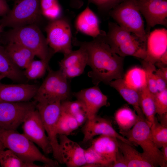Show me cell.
<instances>
[{"label": "cell", "instance_id": "obj_1", "mask_svg": "<svg viewBox=\"0 0 167 167\" xmlns=\"http://www.w3.org/2000/svg\"><path fill=\"white\" fill-rule=\"evenodd\" d=\"M102 31L101 34L90 41H81L72 39V45L82 47L87 55V65L91 70L88 73L95 85L101 82L108 84L111 81L122 78L124 58L113 52L105 41Z\"/></svg>", "mask_w": 167, "mask_h": 167}, {"label": "cell", "instance_id": "obj_2", "mask_svg": "<svg viewBox=\"0 0 167 167\" xmlns=\"http://www.w3.org/2000/svg\"><path fill=\"white\" fill-rule=\"evenodd\" d=\"M1 34L0 42L6 44L15 42L20 44L31 50L40 59L47 62H49L54 54L49 46L46 38L36 24L12 28Z\"/></svg>", "mask_w": 167, "mask_h": 167}, {"label": "cell", "instance_id": "obj_3", "mask_svg": "<svg viewBox=\"0 0 167 167\" xmlns=\"http://www.w3.org/2000/svg\"><path fill=\"white\" fill-rule=\"evenodd\" d=\"M117 24L109 22L103 36L112 51L121 57L133 56L143 60L146 55V44Z\"/></svg>", "mask_w": 167, "mask_h": 167}, {"label": "cell", "instance_id": "obj_4", "mask_svg": "<svg viewBox=\"0 0 167 167\" xmlns=\"http://www.w3.org/2000/svg\"><path fill=\"white\" fill-rule=\"evenodd\" d=\"M0 140L6 148L25 162L40 161L44 163L45 167L59 166L57 161L45 156L33 142L24 134L19 133L16 130H6L0 127Z\"/></svg>", "mask_w": 167, "mask_h": 167}, {"label": "cell", "instance_id": "obj_5", "mask_svg": "<svg viewBox=\"0 0 167 167\" xmlns=\"http://www.w3.org/2000/svg\"><path fill=\"white\" fill-rule=\"evenodd\" d=\"M48 74L39 86L33 99L36 104H47L69 100L71 92L69 79L59 70L54 71L49 67Z\"/></svg>", "mask_w": 167, "mask_h": 167}, {"label": "cell", "instance_id": "obj_6", "mask_svg": "<svg viewBox=\"0 0 167 167\" xmlns=\"http://www.w3.org/2000/svg\"><path fill=\"white\" fill-rule=\"evenodd\" d=\"M108 13L118 25L146 44L148 36L142 14L135 0H125L113 8Z\"/></svg>", "mask_w": 167, "mask_h": 167}, {"label": "cell", "instance_id": "obj_7", "mask_svg": "<svg viewBox=\"0 0 167 167\" xmlns=\"http://www.w3.org/2000/svg\"><path fill=\"white\" fill-rule=\"evenodd\" d=\"M139 116L137 122L130 130L121 134L126 136L133 145H139L143 150V153L155 167H162L161 152L152 140L150 127L144 115Z\"/></svg>", "mask_w": 167, "mask_h": 167}, {"label": "cell", "instance_id": "obj_8", "mask_svg": "<svg viewBox=\"0 0 167 167\" xmlns=\"http://www.w3.org/2000/svg\"><path fill=\"white\" fill-rule=\"evenodd\" d=\"M41 15L40 0H15L12 8L0 19V25L14 28L36 24Z\"/></svg>", "mask_w": 167, "mask_h": 167}, {"label": "cell", "instance_id": "obj_9", "mask_svg": "<svg viewBox=\"0 0 167 167\" xmlns=\"http://www.w3.org/2000/svg\"><path fill=\"white\" fill-rule=\"evenodd\" d=\"M45 30L47 43L54 54H65L72 50L71 28L67 19L61 16L50 21Z\"/></svg>", "mask_w": 167, "mask_h": 167}, {"label": "cell", "instance_id": "obj_10", "mask_svg": "<svg viewBox=\"0 0 167 167\" xmlns=\"http://www.w3.org/2000/svg\"><path fill=\"white\" fill-rule=\"evenodd\" d=\"M61 102L57 101L47 104H36V108L40 113L47 134L53 157L59 163L63 164L56 131L57 124L61 112Z\"/></svg>", "mask_w": 167, "mask_h": 167}, {"label": "cell", "instance_id": "obj_11", "mask_svg": "<svg viewBox=\"0 0 167 167\" xmlns=\"http://www.w3.org/2000/svg\"><path fill=\"white\" fill-rule=\"evenodd\" d=\"M36 108L33 101L0 102V127L16 130L27 115Z\"/></svg>", "mask_w": 167, "mask_h": 167}, {"label": "cell", "instance_id": "obj_12", "mask_svg": "<svg viewBox=\"0 0 167 167\" xmlns=\"http://www.w3.org/2000/svg\"><path fill=\"white\" fill-rule=\"evenodd\" d=\"M23 123V134L41 148L45 154L52 153V148L38 110L35 109L29 113Z\"/></svg>", "mask_w": 167, "mask_h": 167}, {"label": "cell", "instance_id": "obj_13", "mask_svg": "<svg viewBox=\"0 0 167 167\" xmlns=\"http://www.w3.org/2000/svg\"><path fill=\"white\" fill-rule=\"evenodd\" d=\"M135 0L138 9L146 21L145 30L148 36L151 28L156 25L167 27V0Z\"/></svg>", "mask_w": 167, "mask_h": 167}, {"label": "cell", "instance_id": "obj_14", "mask_svg": "<svg viewBox=\"0 0 167 167\" xmlns=\"http://www.w3.org/2000/svg\"><path fill=\"white\" fill-rule=\"evenodd\" d=\"M84 138L82 141L85 143L92 139L97 135H105L116 138L123 142L133 146L126 138L118 133L109 120L96 115L87 119L83 129Z\"/></svg>", "mask_w": 167, "mask_h": 167}, {"label": "cell", "instance_id": "obj_15", "mask_svg": "<svg viewBox=\"0 0 167 167\" xmlns=\"http://www.w3.org/2000/svg\"><path fill=\"white\" fill-rule=\"evenodd\" d=\"M36 84H5L0 82V102L30 101L39 88Z\"/></svg>", "mask_w": 167, "mask_h": 167}, {"label": "cell", "instance_id": "obj_16", "mask_svg": "<svg viewBox=\"0 0 167 167\" xmlns=\"http://www.w3.org/2000/svg\"><path fill=\"white\" fill-rule=\"evenodd\" d=\"M64 54L59 62V70L68 79L79 76L84 71L87 63V55L82 47Z\"/></svg>", "mask_w": 167, "mask_h": 167}, {"label": "cell", "instance_id": "obj_17", "mask_svg": "<svg viewBox=\"0 0 167 167\" xmlns=\"http://www.w3.org/2000/svg\"><path fill=\"white\" fill-rule=\"evenodd\" d=\"M73 94L77 100L84 105L87 119L96 115L100 109L106 105L107 103V96L102 92L98 85L82 89Z\"/></svg>", "mask_w": 167, "mask_h": 167}, {"label": "cell", "instance_id": "obj_18", "mask_svg": "<svg viewBox=\"0 0 167 167\" xmlns=\"http://www.w3.org/2000/svg\"><path fill=\"white\" fill-rule=\"evenodd\" d=\"M59 144L63 163L68 167L84 166L86 164L85 149L67 136L59 135Z\"/></svg>", "mask_w": 167, "mask_h": 167}, {"label": "cell", "instance_id": "obj_19", "mask_svg": "<svg viewBox=\"0 0 167 167\" xmlns=\"http://www.w3.org/2000/svg\"><path fill=\"white\" fill-rule=\"evenodd\" d=\"M167 51V30L162 28L150 32L146 42V55L143 60L155 64Z\"/></svg>", "mask_w": 167, "mask_h": 167}, {"label": "cell", "instance_id": "obj_20", "mask_svg": "<svg viewBox=\"0 0 167 167\" xmlns=\"http://www.w3.org/2000/svg\"><path fill=\"white\" fill-rule=\"evenodd\" d=\"M75 26L77 31L95 38L99 35L100 29L98 19L88 5L77 17Z\"/></svg>", "mask_w": 167, "mask_h": 167}, {"label": "cell", "instance_id": "obj_21", "mask_svg": "<svg viewBox=\"0 0 167 167\" xmlns=\"http://www.w3.org/2000/svg\"><path fill=\"white\" fill-rule=\"evenodd\" d=\"M90 147L112 165L115 161L119 150L118 139L105 135H100L93 139Z\"/></svg>", "mask_w": 167, "mask_h": 167}, {"label": "cell", "instance_id": "obj_22", "mask_svg": "<svg viewBox=\"0 0 167 167\" xmlns=\"http://www.w3.org/2000/svg\"><path fill=\"white\" fill-rule=\"evenodd\" d=\"M109 84L116 90L129 104L131 105L139 116L144 115L140 106V91L128 86L123 78L114 80Z\"/></svg>", "mask_w": 167, "mask_h": 167}, {"label": "cell", "instance_id": "obj_23", "mask_svg": "<svg viewBox=\"0 0 167 167\" xmlns=\"http://www.w3.org/2000/svg\"><path fill=\"white\" fill-rule=\"evenodd\" d=\"M119 148L122 153L127 167H154V165L142 153L133 146L118 139Z\"/></svg>", "mask_w": 167, "mask_h": 167}, {"label": "cell", "instance_id": "obj_24", "mask_svg": "<svg viewBox=\"0 0 167 167\" xmlns=\"http://www.w3.org/2000/svg\"><path fill=\"white\" fill-rule=\"evenodd\" d=\"M5 48L12 61L20 69H25L35 56L31 50L16 43L9 42Z\"/></svg>", "mask_w": 167, "mask_h": 167}, {"label": "cell", "instance_id": "obj_25", "mask_svg": "<svg viewBox=\"0 0 167 167\" xmlns=\"http://www.w3.org/2000/svg\"><path fill=\"white\" fill-rule=\"evenodd\" d=\"M0 75L16 82H23L26 79L24 72L13 62L5 47L0 45Z\"/></svg>", "mask_w": 167, "mask_h": 167}, {"label": "cell", "instance_id": "obj_26", "mask_svg": "<svg viewBox=\"0 0 167 167\" xmlns=\"http://www.w3.org/2000/svg\"><path fill=\"white\" fill-rule=\"evenodd\" d=\"M140 106L146 120L150 128L154 125L156 113L154 101V94L146 86L140 91Z\"/></svg>", "mask_w": 167, "mask_h": 167}, {"label": "cell", "instance_id": "obj_27", "mask_svg": "<svg viewBox=\"0 0 167 167\" xmlns=\"http://www.w3.org/2000/svg\"><path fill=\"white\" fill-rule=\"evenodd\" d=\"M139 118L135 110L127 106L120 108L114 114L115 119L120 134L130 130L137 122Z\"/></svg>", "mask_w": 167, "mask_h": 167}, {"label": "cell", "instance_id": "obj_28", "mask_svg": "<svg viewBox=\"0 0 167 167\" xmlns=\"http://www.w3.org/2000/svg\"><path fill=\"white\" fill-rule=\"evenodd\" d=\"M62 110L73 116L80 126L87 119L86 111L83 104L76 100L74 101L69 100L61 102Z\"/></svg>", "mask_w": 167, "mask_h": 167}, {"label": "cell", "instance_id": "obj_29", "mask_svg": "<svg viewBox=\"0 0 167 167\" xmlns=\"http://www.w3.org/2000/svg\"><path fill=\"white\" fill-rule=\"evenodd\" d=\"M123 79L128 86L139 91L147 86L146 73L143 68L135 67L131 68Z\"/></svg>", "mask_w": 167, "mask_h": 167}, {"label": "cell", "instance_id": "obj_30", "mask_svg": "<svg viewBox=\"0 0 167 167\" xmlns=\"http://www.w3.org/2000/svg\"><path fill=\"white\" fill-rule=\"evenodd\" d=\"M79 126L73 116L65 113L61 109V113L57 124L56 131L58 135L67 136Z\"/></svg>", "mask_w": 167, "mask_h": 167}, {"label": "cell", "instance_id": "obj_31", "mask_svg": "<svg viewBox=\"0 0 167 167\" xmlns=\"http://www.w3.org/2000/svg\"><path fill=\"white\" fill-rule=\"evenodd\" d=\"M0 165L2 167H41L34 163L25 162L9 149L4 150L0 156Z\"/></svg>", "mask_w": 167, "mask_h": 167}, {"label": "cell", "instance_id": "obj_32", "mask_svg": "<svg viewBox=\"0 0 167 167\" xmlns=\"http://www.w3.org/2000/svg\"><path fill=\"white\" fill-rule=\"evenodd\" d=\"M42 15L51 21L61 17L62 9L58 0H40Z\"/></svg>", "mask_w": 167, "mask_h": 167}, {"label": "cell", "instance_id": "obj_33", "mask_svg": "<svg viewBox=\"0 0 167 167\" xmlns=\"http://www.w3.org/2000/svg\"><path fill=\"white\" fill-rule=\"evenodd\" d=\"M49 62L44 60H32L23 72L26 78L32 80L43 77L49 68Z\"/></svg>", "mask_w": 167, "mask_h": 167}, {"label": "cell", "instance_id": "obj_34", "mask_svg": "<svg viewBox=\"0 0 167 167\" xmlns=\"http://www.w3.org/2000/svg\"><path fill=\"white\" fill-rule=\"evenodd\" d=\"M150 129L152 140L158 148L167 144V127L159 122L156 118L154 125Z\"/></svg>", "mask_w": 167, "mask_h": 167}, {"label": "cell", "instance_id": "obj_35", "mask_svg": "<svg viewBox=\"0 0 167 167\" xmlns=\"http://www.w3.org/2000/svg\"><path fill=\"white\" fill-rule=\"evenodd\" d=\"M85 167H111L112 163L100 156L90 147L85 149Z\"/></svg>", "mask_w": 167, "mask_h": 167}, {"label": "cell", "instance_id": "obj_36", "mask_svg": "<svg viewBox=\"0 0 167 167\" xmlns=\"http://www.w3.org/2000/svg\"><path fill=\"white\" fill-rule=\"evenodd\" d=\"M142 65L146 73L147 87L152 93L155 94L158 92L155 80V72L156 69L155 64L143 60Z\"/></svg>", "mask_w": 167, "mask_h": 167}, {"label": "cell", "instance_id": "obj_37", "mask_svg": "<svg viewBox=\"0 0 167 167\" xmlns=\"http://www.w3.org/2000/svg\"><path fill=\"white\" fill-rule=\"evenodd\" d=\"M156 113L158 115L167 113V88L154 94Z\"/></svg>", "mask_w": 167, "mask_h": 167}, {"label": "cell", "instance_id": "obj_38", "mask_svg": "<svg viewBox=\"0 0 167 167\" xmlns=\"http://www.w3.org/2000/svg\"><path fill=\"white\" fill-rule=\"evenodd\" d=\"M125 0H88L103 12H109L113 8Z\"/></svg>", "mask_w": 167, "mask_h": 167}, {"label": "cell", "instance_id": "obj_39", "mask_svg": "<svg viewBox=\"0 0 167 167\" xmlns=\"http://www.w3.org/2000/svg\"><path fill=\"white\" fill-rule=\"evenodd\" d=\"M111 167H127L124 157L119 149L116 156L115 161L112 163Z\"/></svg>", "mask_w": 167, "mask_h": 167}, {"label": "cell", "instance_id": "obj_40", "mask_svg": "<svg viewBox=\"0 0 167 167\" xmlns=\"http://www.w3.org/2000/svg\"><path fill=\"white\" fill-rule=\"evenodd\" d=\"M156 87L158 92L163 91L167 88V81L155 73Z\"/></svg>", "mask_w": 167, "mask_h": 167}, {"label": "cell", "instance_id": "obj_41", "mask_svg": "<svg viewBox=\"0 0 167 167\" xmlns=\"http://www.w3.org/2000/svg\"><path fill=\"white\" fill-rule=\"evenodd\" d=\"M10 9L6 0H0V16L6 14Z\"/></svg>", "mask_w": 167, "mask_h": 167}, {"label": "cell", "instance_id": "obj_42", "mask_svg": "<svg viewBox=\"0 0 167 167\" xmlns=\"http://www.w3.org/2000/svg\"><path fill=\"white\" fill-rule=\"evenodd\" d=\"M155 73L167 81V67H162L156 70Z\"/></svg>", "mask_w": 167, "mask_h": 167}, {"label": "cell", "instance_id": "obj_43", "mask_svg": "<svg viewBox=\"0 0 167 167\" xmlns=\"http://www.w3.org/2000/svg\"><path fill=\"white\" fill-rule=\"evenodd\" d=\"M155 64H156L159 68L167 66V51L164 53Z\"/></svg>", "mask_w": 167, "mask_h": 167}, {"label": "cell", "instance_id": "obj_44", "mask_svg": "<svg viewBox=\"0 0 167 167\" xmlns=\"http://www.w3.org/2000/svg\"><path fill=\"white\" fill-rule=\"evenodd\" d=\"M70 6L73 9H79L84 5V0H69Z\"/></svg>", "mask_w": 167, "mask_h": 167}, {"label": "cell", "instance_id": "obj_45", "mask_svg": "<svg viewBox=\"0 0 167 167\" xmlns=\"http://www.w3.org/2000/svg\"><path fill=\"white\" fill-rule=\"evenodd\" d=\"M161 148V151L162 156V167H166L167 166V144L165 145Z\"/></svg>", "mask_w": 167, "mask_h": 167}, {"label": "cell", "instance_id": "obj_46", "mask_svg": "<svg viewBox=\"0 0 167 167\" xmlns=\"http://www.w3.org/2000/svg\"><path fill=\"white\" fill-rule=\"evenodd\" d=\"M159 115L160 123L162 125L167 127V113Z\"/></svg>", "mask_w": 167, "mask_h": 167}, {"label": "cell", "instance_id": "obj_47", "mask_svg": "<svg viewBox=\"0 0 167 167\" xmlns=\"http://www.w3.org/2000/svg\"><path fill=\"white\" fill-rule=\"evenodd\" d=\"M6 148L5 147L4 144L0 140V156L2 152Z\"/></svg>", "mask_w": 167, "mask_h": 167}, {"label": "cell", "instance_id": "obj_48", "mask_svg": "<svg viewBox=\"0 0 167 167\" xmlns=\"http://www.w3.org/2000/svg\"><path fill=\"white\" fill-rule=\"evenodd\" d=\"M4 27L0 25V35L2 32H3V30Z\"/></svg>", "mask_w": 167, "mask_h": 167}, {"label": "cell", "instance_id": "obj_49", "mask_svg": "<svg viewBox=\"0 0 167 167\" xmlns=\"http://www.w3.org/2000/svg\"><path fill=\"white\" fill-rule=\"evenodd\" d=\"M5 78V76L3 75H0V81L3 79Z\"/></svg>", "mask_w": 167, "mask_h": 167}]
</instances>
